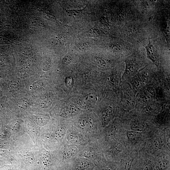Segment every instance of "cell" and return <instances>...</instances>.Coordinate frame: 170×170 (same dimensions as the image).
Returning <instances> with one entry per match:
<instances>
[{
  "instance_id": "obj_23",
  "label": "cell",
  "mask_w": 170,
  "mask_h": 170,
  "mask_svg": "<svg viewBox=\"0 0 170 170\" xmlns=\"http://www.w3.org/2000/svg\"><path fill=\"white\" fill-rule=\"evenodd\" d=\"M65 40V37L62 35H59L57 36L55 41L57 43L62 44Z\"/></svg>"
},
{
  "instance_id": "obj_14",
  "label": "cell",
  "mask_w": 170,
  "mask_h": 170,
  "mask_svg": "<svg viewBox=\"0 0 170 170\" xmlns=\"http://www.w3.org/2000/svg\"><path fill=\"white\" fill-rule=\"evenodd\" d=\"M109 82L112 86H117L119 83V79L117 75L113 74L111 76L109 79Z\"/></svg>"
},
{
  "instance_id": "obj_22",
  "label": "cell",
  "mask_w": 170,
  "mask_h": 170,
  "mask_svg": "<svg viewBox=\"0 0 170 170\" xmlns=\"http://www.w3.org/2000/svg\"><path fill=\"white\" fill-rule=\"evenodd\" d=\"M21 54L22 56L26 58H29L32 57V52L28 50H23L21 52Z\"/></svg>"
},
{
  "instance_id": "obj_9",
  "label": "cell",
  "mask_w": 170,
  "mask_h": 170,
  "mask_svg": "<svg viewBox=\"0 0 170 170\" xmlns=\"http://www.w3.org/2000/svg\"><path fill=\"white\" fill-rule=\"evenodd\" d=\"M89 163L86 161H82L77 164L76 170H88L90 168Z\"/></svg>"
},
{
  "instance_id": "obj_10",
  "label": "cell",
  "mask_w": 170,
  "mask_h": 170,
  "mask_svg": "<svg viewBox=\"0 0 170 170\" xmlns=\"http://www.w3.org/2000/svg\"><path fill=\"white\" fill-rule=\"evenodd\" d=\"M67 13L69 14L72 17L75 18L80 17L82 15L83 10H67Z\"/></svg>"
},
{
  "instance_id": "obj_12",
  "label": "cell",
  "mask_w": 170,
  "mask_h": 170,
  "mask_svg": "<svg viewBox=\"0 0 170 170\" xmlns=\"http://www.w3.org/2000/svg\"><path fill=\"white\" fill-rule=\"evenodd\" d=\"M77 150L75 148H71L67 149L65 153V157L69 158L75 156L77 153Z\"/></svg>"
},
{
  "instance_id": "obj_28",
  "label": "cell",
  "mask_w": 170,
  "mask_h": 170,
  "mask_svg": "<svg viewBox=\"0 0 170 170\" xmlns=\"http://www.w3.org/2000/svg\"><path fill=\"white\" fill-rule=\"evenodd\" d=\"M34 86L36 88H39L42 87V84L40 82H37L34 85Z\"/></svg>"
},
{
  "instance_id": "obj_18",
  "label": "cell",
  "mask_w": 170,
  "mask_h": 170,
  "mask_svg": "<svg viewBox=\"0 0 170 170\" xmlns=\"http://www.w3.org/2000/svg\"><path fill=\"white\" fill-rule=\"evenodd\" d=\"M78 125L81 128L86 129L87 126L90 124L88 119H81L79 121Z\"/></svg>"
},
{
  "instance_id": "obj_20",
  "label": "cell",
  "mask_w": 170,
  "mask_h": 170,
  "mask_svg": "<svg viewBox=\"0 0 170 170\" xmlns=\"http://www.w3.org/2000/svg\"><path fill=\"white\" fill-rule=\"evenodd\" d=\"M19 105L22 107H26L29 104V101L28 99L23 98L19 102Z\"/></svg>"
},
{
  "instance_id": "obj_7",
  "label": "cell",
  "mask_w": 170,
  "mask_h": 170,
  "mask_svg": "<svg viewBox=\"0 0 170 170\" xmlns=\"http://www.w3.org/2000/svg\"><path fill=\"white\" fill-rule=\"evenodd\" d=\"M113 113L112 108L108 107L105 109L102 115V119L103 121L106 123L110 119Z\"/></svg>"
},
{
  "instance_id": "obj_11",
  "label": "cell",
  "mask_w": 170,
  "mask_h": 170,
  "mask_svg": "<svg viewBox=\"0 0 170 170\" xmlns=\"http://www.w3.org/2000/svg\"><path fill=\"white\" fill-rule=\"evenodd\" d=\"M130 128L132 130L141 132L144 131L145 129V126L143 125L135 123L131 124Z\"/></svg>"
},
{
  "instance_id": "obj_25",
  "label": "cell",
  "mask_w": 170,
  "mask_h": 170,
  "mask_svg": "<svg viewBox=\"0 0 170 170\" xmlns=\"http://www.w3.org/2000/svg\"><path fill=\"white\" fill-rule=\"evenodd\" d=\"M72 58L69 55H66L63 59L62 63L64 65H68L71 63L72 61Z\"/></svg>"
},
{
  "instance_id": "obj_21",
  "label": "cell",
  "mask_w": 170,
  "mask_h": 170,
  "mask_svg": "<svg viewBox=\"0 0 170 170\" xmlns=\"http://www.w3.org/2000/svg\"><path fill=\"white\" fill-rule=\"evenodd\" d=\"M65 133V130L63 129L58 130L56 133V137L57 139H62L64 136Z\"/></svg>"
},
{
  "instance_id": "obj_15",
  "label": "cell",
  "mask_w": 170,
  "mask_h": 170,
  "mask_svg": "<svg viewBox=\"0 0 170 170\" xmlns=\"http://www.w3.org/2000/svg\"><path fill=\"white\" fill-rule=\"evenodd\" d=\"M100 30L97 28H91L89 32V34L91 37H98L100 35Z\"/></svg>"
},
{
  "instance_id": "obj_26",
  "label": "cell",
  "mask_w": 170,
  "mask_h": 170,
  "mask_svg": "<svg viewBox=\"0 0 170 170\" xmlns=\"http://www.w3.org/2000/svg\"><path fill=\"white\" fill-rule=\"evenodd\" d=\"M50 68V65L48 62H45L44 64L43 69L44 70H47Z\"/></svg>"
},
{
  "instance_id": "obj_2",
  "label": "cell",
  "mask_w": 170,
  "mask_h": 170,
  "mask_svg": "<svg viewBox=\"0 0 170 170\" xmlns=\"http://www.w3.org/2000/svg\"><path fill=\"white\" fill-rule=\"evenodd\" d=\"M146 49L147 57L154 64L157 66L158 59L156 49L152 42L149 41L148 44L144 46Z\"/></svg>"
},
{
  "instance_id": "obj_24",
  "label": "cell",
  "mask_w": 170,
  "mask_h": 170,
  "mask_svg": "<svg viewBox=\"0 0 170 170\" xmlns=\"http://www.w3.org/2000/svg\"><path fill=\"white\" fill-rule=\"evenodd\" d=\"M42 159L45 162L47 163L49 162V155L48 154L46 151H44L42 152L41 154Z\"/></svg>"
},
{
  "instance_id": "obj_4",
  "label": "cell",
  "mask_w": 170,
  "mask_h": 170,
  "mask_svg": "<svg viewBox=\"0 0 170 170\" xmlns=\"http://www.w3.org/2000/svg\"><path fill=\"white\" fill-rule=\"evenodd\" d=\"M53 101L52 97L50 95H46L40 99L39 105L42 108H46L52 104Z\"/></svg>"
},
{
  "instance_id": "obj_17",
  "label": "cell",
  "mask_w": 170,
  "mask_h": 170,
  "mask_svg": "<svg viewBox=\"0 0 170 170\" xmlns=\"http://www.w3.org/2000/svg\"><path fill=\"white\" fill-rule=\"evenodd\" d=\"M20 83V80L19 79H16L10 82L9 84V87L10 89L16 88L19 86Z\"/></svg>"
},
{
  "instance_id": "obj_8",
  "label": "cell",
  "mask_w": 170,
  "mask_h": 170,
  "mask_svg": "<svg viewBox=\"0 0 170 170\" xmlns=\"http://www.w3.org/2000/svg\"><path fill=\"white\" fill-rule=\"evenodd\" d=\"M169 166V162L166 160H161L158 161L156 165L157 170H166Z\"/></svg>"
},
{
  "instance_id": "obj_16",
  "label": "cell",
  "mask_w": 170,
  "mask_h": 170,
  "mask_svg": "<svg viewBox=\"0 0 170 170\" xmlns=\"http://www.w3.org/2000/svg\"><path fill=\"white\" fill-rule=\"evenodd\" d=\"M77 47L81 51H86L89 50L90 46L86 42H82L78 44Z\"/></svg>"
},
{
  "instance_id": "obj_27",
  "label": "cell",
  "mask_w": 170,
  "mask_h": 170,
  "mask_svg": "<svg viewBox=\"0 0 170 170\" xmlns=\"http://www.w3.org/2000/svg\"><path fill=\"white\" fill-rule=\"evenodd\" d=\"M101 22L102 25L104 26H107L108 25V21L105 18H103L101 20Z\"/></svg>"
},
{
  "instance_id": "obj_3",
  "label": "cell",
  "mask_w": 170,
  "mask_h": 170,
  "mask_svg": "<svg viewBox=\"0 0 170 170\" xmlns=\"http://www.w3.org/2000/svg\"><path fill=\"white\" fill-rule=\"evenodd\" d=\"M96 98L93 94H90L85 97L82 100L83 105L85 107H91L95 104Z\"/></svg>"
},
{
  "instance_id": "obj_19",
  "label": "cell",
  "mask_w": 170,
  "mask_h": 170,
  "mask_svg": "<svg viewBox=\"0 0 170 170\" xmlns=\"http://www.w3.org/2000/svg\"><path fill=\"white\" fill-rule=\"evenodd\" d=\"M97 63L101 68H106L107 65L106 60L103 58H99L97 59Z\"/></svg>"
},
{
  "instance_id": "obj_5",
  "label": "cell",
  "mask_w": 170,
  "mask_h": 170,
  "mask_svg": "<svg viewBox=\"0 0 170 170\" xmlns=\"http://www.w3.org/2000/svg\"><path fill=\"white\" fill-rule=\"evenodd\" d=\"M126 135L130 140L135 141L138 140L142 137V133L141 132L132 130L127 131Z\"/></svg>"
},
{
  "instance_id": "obj_29",
  "label": "cell",
  "mask_w": 170,
  "mask_h": 170,
  "mask_svg": "<svg viewBox=\"0 0 170 170\" xmlns=\"http://www.w3.org/2000/svg\"><path fill=\"white\" fill-rule=\"evenodd\" d=\"M99 170H112V169L108 167H104V168H102Z\"/></svg>"
},
{
  "instance_id": "obj_30",
  "label": "cell",
  "mask_w": 170,
  "mask_h": 170,
  "mask_svg": "<svg viewBox=\"0 0 170 170\" xmlns=\"http://www.w3.org/2000/svg\"><path fill=\"white\" fill-rule=\"evenodd\" d=\"M5 170H11V167L10 166H8L6 167Z\"/></svg>"
},
{
  "instance_id": "obj_6",
  "label": "cell",
  "mask_w": 170,
  "mask_h": 170,
  "mask_svg": "<svg viewBox=\"0 0 170 170\" xmlns=\"http://www.w3.org/2000/svg\"><path fill=\"white\" fill-rule=\"evenodd\" d=\"M79 110L77 107L74 104L68 105L63 110L62 113H64L65 115L73 114L77 113Z\"/></svg>"
},
{
  "instance_id": "obj_1",
  "label": "cell",
  "mask_w": 170,
  "mask_h": 170,
  "mask_svg": "<svg viewBox=\"0 0 170 170\" xmlns=\"http://www.w3.org/2000/svg\"><path fill=\"white\" fill-rule=\"evenodd\" d=\"M125 63L126 66L124 76L126 77L134 76L139 69L138 64L133 59L127 60Z\"/></svg>"
},
{
  "instance_id": "obj_13",
  "label": "cell",
  "mask_w": 170,
  "mask_h": 170,
  "mask_svg": "<svg viewBox=\"0 0 170 170\" xmlns=\"http://www.w3.org/2000/svg\"><path fill=\"white\" fill-rule=\"evenodd\" d=\"M161 141L159 138L154 139L151 143L152 147L154 151L158 150L161 148Z\"/></svg>"
}]
</instances>
